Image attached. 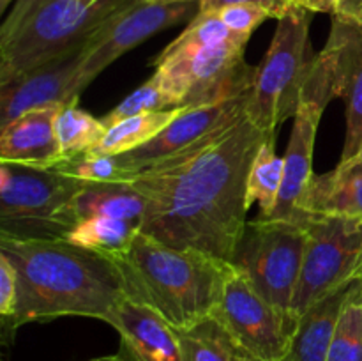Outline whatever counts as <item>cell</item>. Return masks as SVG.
<instances>
[{
    "label": "cell",
    "instance_id": "obj_1",
    "mask_svg": "<svg viewBox=\"0 0 362 361\" xmlns=\"http://www.w3.org/2000/svg\"><path fill=\"white\" fill-rule=\"evenodd\" d=\"M267 137L244 110L138 173L133 184L145 198L141 232L173 248L233 262L247 225V176Z\"/></svg>",
    "mask_w": 362,
    "mask_h": 361
},
{
    "label": "cell",
    "instance_id": "obj_2",
    "mask_svg": "<svg viewBox=\"0 0 362 361\" xmlns=\"http://www.w3.org/2000/svg\"><path fill=\"white\" fill-rule=\"evenodd\" d=\"M0 251L18 275V311L13 329L57 317L110 322L129 296L126 278L112 258L66 239H14L0 236Z\"/></svg>",
    "mask_w": 362,
    "mask_h": 361
},
{
    "label": "cell",
    "instance_id": "obj_3",
    "mask_svg": "<svg viewBox=\"0 0 362 361\" xmlns=\"http://www.w3.org/2000/svg\"><path fill=\"white\" fill-rule=\"evenodd\" d=\"M112 260L122 271L129 296L158 311L177 331L214 315L226 262L191 248H173L145 232Z\"/></svg>",
    "mask_w": 362,
    "mask_h": 361
},
{
    "label": "cell",
    "instance_id": "obj_4",
    "mask_svg": "<svg viewBox=\"0 0 362 361\" xmlns=\"http://www.w3.org/2000/svg\"><path fill=\"white\" fill-rule=\"evenodd\" d=\"M133 0H16L0 27V85L83 48Z\"/></svg>",
    "mask_w": 362,
    "mask_h": 361
},
{
    "label": "cell",
    "instance_id": "obj_5",
    "mask_svg": "<svg viewBox=\"0 0 362 361\" xmlns=\"http://www.w3.org/2000/svg\"><path fill=\"white\" fill-rule=\"evenodd\" d=\"M311 13L292 7L278 20L274 38L255 67L246 113L262 131L274 133L299 110L304 87L315 66L310 39Z\"/></svg>",
    "mask_w": 362,
    "mask_h": 361
},
{
    "label": "cell",
    "instance_id": "obj_6",
    "mask_svg": "<svg viewBox=\"0 0 362 361\" xmlns=\"http://www.w3.org/2000/svg\"><path fill=\"white\" fill-rule=\"evenodd\" d=\"M83 186L53 168L0 163V236L66 239L78 223L74 202Z\"/></svg>",
    "mask_w": 362,
    "mask_h": 361
},
{
    "label": "cell",
    "instance_id": "obj_7",
    "mask_svg": "<svg viewBox=\"0 0 362 361\" xmlns=\"http://www.w3.org/2000/svg\"><path fill=\"white\" fill-rule=\"evenodd\" d=\"M246 39L205 46L170 42L154 60L159 81L172 108L214 105L251 91L255 67L244 59Z\"/></svg>",
    "mask_w": 362,
    "mask_h": 361
},
{
    "label": "cell",
    "instance_id": "obj_8",
    "mask_svg": "<svg viewBox=\"0 0 362 361\" xmlns=\"http://www.w3.org/2000/svg\"><path fill=\"white\" fill-rule=\"evenodd\" d=\"M216 322L235 349L253 361H283L292 347L297 322L269 303L233 262H226Z\"/></svg>",
    "mask_w": 362,
    "mask_h": 361
},
{
    "label": "cell",
    "instance_id": "obj_9",
    "mask_svg": "<svg viewBox=\"0 0 362 361\" xmlns=\"http://www.w3.org/2000/svg\"><path fill=\"white\" fill-rule=\"evenodd\" d=\"M304 219L293 222L258 216L253 222H247L233 258V264L250 278L255 289L286 314L292 308L303 269L306 250Z\"/></svg>",
    "mask_w": 362,
    "mask_h": 361
},
{
    "label": "cell",
    "instance_id": "obj_10",
    "mask_svg": "<svg viewBox=\"0 0 362 361\" xmlns=\"http://www.w3.org/2000/svg\"><path fill=\"white\" fill-rule=\"evenodd\" d=\"M306 250L290 314L299 321L317 301L345 283L362 255V219L349 216L308 214Z\"/></svg>",
    "mask_w": 362,
    "mask_h": 361
},
{
    "label": "cell",
    "instance_id": "obj_11",
    "mask_svg": "<svg viewBox=\"0 0 362 361\" xmlns=\"http://www.w3.org/2000/svg\"><path fill=\"white\" fill-rule=\"evenodd\" d=\"M200 13V0H133L110 18L85 46L81 62V85L87 88L110 64L136 48L158 32L193 20Z\"/></svg>",
    "mask_w": 362,
    "mask_h": 361
},
{
    "label": "cell",
    "instance_id": "obj_12",
    "mask_svg": "<svg viewBox=\"0 0 362 361\" xmlns=\"http://www.w3.org/2000/svg\"><path fill=\"white\" fill-rule=\"evenodd\" d=\"M331 99L334 98H332L327 66L317 53L315 66L304 87L299 110L293 115L292 133H290L286 152L283 156L285 176H283L281 191L269 219H293V222L304 219L300 216V204L310 188L311 179L315 177V140H317L322 115Z\"/></svg>",
    "mask_w": 362,
    "mask_h": 361
},
{
    "label": "cell",
    "instance_id": "obj_13",
    "mask_svg": "<svg viewBox=\"0 0 362 361\" xmlns=\"http://www.w3.org/2000/svg\"><path fill=\"white\" fill-rule=\"evenodd\" d=\"M318 55L327 66L332 98L345 101L346 138L341 159H350L362 149V23L332 14L327 45Z\"/></svg>",
    "mask_w": 362,
    "mask_h": 361
},
{
    "label": "cell",
    "instance_id": "obj_14",
    "mask_svg": "<svg viewBox=\"0 0 362 361\" xmlns=\"http://www.w3.org/2000/svg\"><path fill=\"white\" fill-rule=\"evenodd\" d=\"M85 46L0 85V127L30 110L78 103L85 91L81 85Z\"/></svg>",
    "mask_w": 362,
    "mask_h": 361
},
{
    "label": "cell",
    "instance_id": "obj_15",
    "mask_svg": "<svg viewBox=\"0 0 362 361\" xmlns=\"http://www.w3.org/2000/svg\"><path fill=\"white\" fill-rule=\"evenodd\" d=\"M250 92L251 91H247L237 98L223 103H214V105L184 108L180 115L175 120H172L158 137H154L151 142L134 149V151L119 154L117 159L120 161V165L126 166L136 177L138 173L151 168L156 163L197 144L198 140L205 138L212 131L228 122L230 119L244 112L247 99H250Z\"/></svg>",
    "mask_w": 362,
    "mask_h": 361
},
{
    "label": "cell",
    "instance_id": "obj_16",
    "mask_svg": "<svg viewBox=\"0 0 362 361\" xmlns=\"http://www.w3.org/2000/svg\"><path fill=\"white\" fill-rule=\"evenodd\" d=\"M108 324L120 335L124 361H184L179 331L134 297L119 304Z\"/></svg>",
    "mask_w": 362,
    "mask_h": 361
},
{
    "label": "cell",
    "instance_id": "obj_17",
    "mask_svg": "<svg viewBox=\"0 0 362 361\" xmlns=\"http://www.w3.org/2000/svg\"><path fill=\"white\" fill-rule=\"evenodd\" d=\"M62 106H45L0 127V163L53 168L62 161L55 122Z\"/></svg>",
    "mask_w": 362,
    "mask_h": 361
},
{
    "label": "cell",
    "instance_id": "obj_18",
    "mask_svg": "<svg viewBox=\"0 0 362 361\" xmlns=\"http://www.w3.org/2000/svg\"><path fill=\"white\" fill-rule=\"evenodd\" d=\"M327 214L362 219V154L341 159L331 172L311 179L300 216Z\"/></svg>",
    "mask_w": 362,
    "mask_h": 361
},
{
    "label": "cell",
    "instance_id": "obj_19",
    "mask_svg": "<svg viewBox=\"0 0 362 361\" xmlns=\"http://www.w3.org/2000/svg\"><path fill=\"white\" fill-rule=\"evenodd\" d=\"M354 282L317 301L297 322L292 347L283 361H327L332 336Z\"/></svg>",
    "mask_w": 362,
    "mask_h": 361
},
{
    "label": "cell",
    "instance_id": "obj_20",
    "mask_svg": "<svg viewBox=\"0 0 362 361\" xmlns=\"http://www.w3.org/2000/svg\"><path fill=\"white\" fill-rule=\"evenodd\" d=\"M78 222L88 218H115L141 223L145 198L133 183H85L74 202Z\"/></svg>",
    "mask_w": 362,
    "mask_h": 361
},
{
    "label": "cell",
    "instance_id": "obj_21",
    "mask_svg": "<svg viewBox=\"0 0 362 361\" xmlns=\"http://www.w3.org/2000/svg\"><path fill=\"white\" fill-rule=\"evenodd\" d=\"M184 108H168L159 112L140 113L108 127L105 138L87 154L90 156H119L141 147L158 137L172 120L180 115Z\"/></svg>",
    "mask_w": 362,
    "mask_h": 361
},
{
    "label": "cell",
    "instance_id": "obj_22",
    "mask_svg": "<svg viewBox=\"0 0 362 361\" xmlns=\"http://www.w3.org/2000/svg\"><path fill=\"white\" fill-rule=\"evenodd\" d=\"M141 232V223L115 218H88L76 223L66 241L108 258L120 257Z\"/></svg>",
    "mask_w": 362,
    "mask_h": 361
},
{
    "label": "cell",
    "instance_id": "obj_23",
    "mask_svg": "<svg viewBox=\"0 0 362 361\" xmlns=\"http://www.w3.org/2000/svg\"><path fill=\"white\" fill-rule=\"evenodd\" d=\"M283 176H285V166H283V158H279L276 152L274 131V133H269L251 163L246 190L247 209L253 204H258L260 218H269L278 202Z\"/></svg>",
    "mask_w": 362,
    "mask_h": 361
},
{
    "label": "cell",
    "instance_id": "obj_24",
    "mask_svg": "<svg viewBox=\"0 0 362 361\" xmlns=\"http://www.w3.org/2000/svg\"><path fill=\"white\" fill-rule=\"evenodd\" d=\"M55 130L64 161L90 152L105 138L108 127L101 119L81 110L78 103H71L59 112Z\"/></svg>",
    "mask_w": 362,
    "mask_h": 361
},
{
    "label": "cell",
    "instance_id": "obj_25",
    "mask_svg": "<svg viewBox=\"0 0 362 361\" xmlns=\"http://www.w3.org/2000/svg\"><path fill=\"white\" fill-rule=\"evenodd\" d=\"M327 361H362V278L350 287Z\"/></svg>",
    "mask_w": 362,
    "mask_h": 361
},
{
    "label": "cell",
    "instance_id": "obj_26",
    "mask_svg": "<svg viewBox=\"0 0 362 361\" xmlns=\"http://www.w3.org/2000/svg\"><path fill=\"white\" fill-rule=\"evenodd\" d=\"M184 361H235V349L225 329L207 319L194 328L179 331Z\"/></svg>",
    "mask_w": 362,
    "mask_h": 361
},
{
    "label": "cell",
    "instance_id": "obj_27",
    "mask_svg": "<svg viewBox=\"0 0 362 361\" xmlns=\"http://www.w3.org/2000/svg\"><path fill=\"white\" fill-rule=\"evenodd\" d=\"M53 170L85 183H133L134 176L120 165L117 156H90L64 159Z\"/></svg>",
    "mask_w": 362,
    "mask_h": 361
},
{
    "label": "cell",
    "instance_id": "obj_28",
    "mask_svg": "<svg viewBox=\"0 0 362 361\" xmlns=\"http://www.w3.org/2000/svg\"><path fill=\"white\" fill-rule=\"evenodd\" d=\"M172 108L168 98L163 92L161 85L156 80L154 76L148 78L141 87H138L136 91L131 92L126 99L119 103L113 110H110L105 117H101L103 124L106 127H112L113 124L120 122L124 119H129V117L140 115V113H148V112H159V110H168Z\"/></svg>",
    "mask_w": 362,
    "mask_h": 361
},
{
    "label": "cell",
    "instance_id": "obj_29",
    "mask_svg": "<svg viewBox=\"0 0 362 361\" xmlns=\"http://www.w3.org/2000/svg\"><path fill=\"white\" fill-rule=\"evenodd\" d=\"M20 290H18V275L7 255L0 251V315H2V338L4 342L14 336L13 322L18 311Z\"/></svg>",
    "mask_w": 362,
    "mask_h": 361
},
{
    "label": "cell",
    "instance_id": "obj_30",
    "mask_svg": "<svg viewBox=\"0 0 362 361\" xmlns=\"http://www.w3.org/2000/svg\"><path fill=\"white\" fill-rule=\"evenodd\" d=\"M219 20L240 38L250 39L255 28L264 23L267 18H272L269 11L264 7L251 6V4H235V6H226L223 9L216 11Z\"/></svg>",
    "mask_w": 362,
    "mask_h": 361
},
{
    "label": "cell",
    "instance_id": "obj_31",
    "mask_svg": "<svg viewBox=\"0 0 362 361\" xmlns=\"http://www.w3.org/2000/svg\"><path fill=\"white\" fill-rule=\"evenodd\" d=\"M235 4H251V6L264 7L276 20L285 16L293 7L290 0H200V13H216L223 7L235 6Z\"/></svg>",
    "mask_w": 362,
    "mask_h": 361
},
{
    "label": "cell",
    "instance_id": "obj_32",
    "mask_svg": "<svg viewBox=\"0 0 362 361\" xmlns=\"http://www.w3.org/2000/svg\"><path fill=\"white\" fill-rule=\"evenodd\" d=\"M290 4L293 7L310 11V13H327L332 16L338 9L339 0H290Z\"/></svg>",
    "mask_w": 362,
    "mask_h": 361
},
{
    "label": "cell",
    "instance_id": "obj_33",
    "mask_svg": "<svg viewBox=\"0 0 362 361\" xmlns=\"http://www.w3.org/2000/svg\"><path fill=\"white\" fill-rule=\"evenodd\" d=\"M334 14L362 23V0H339Z\"/></svg>",
    "mask_w": 362,
    "mask_h": 361
},
{
    "label": "cell",
    "instance_id": "obj_34",
    "mask_svg": "<svg viewBox=\"0 0 362 361\" xmlns=\"http://www.w3.org/2000/svg\"><path fill=\"white\" fill-rule=\"evenodd\" d=\"M92 361H124V357L120 356L119 353L115 356H105V357H98V360H92Z\"/></svg>",
    "mask_w": 362,
    "mask_h": 361
},
{
    "label": "cell",
    "instance_id": "obj_35",
    "mask_svg": "<svg viewBox=\"0 0 362 361\" xmlns=\"http://www.w3.org/2000/svg\"><path fill=\"white\" fill-rule=\"evenodd\" d=\"M361 278H362V255H361L359 264H357L356 268V273H354V280H361Z\"/></svg>",
    "mask_w": 362,
    "mask_h": 361
},
{
    "label": "cell",
    "instance_id": "obj_36",
    "mask_svg": "<svg viewBox=\"0 0 362 361\" xmlns=\"http://www.w3.org/2000/svg\"><path fill=\"white\" fill-rule=\"evenodd\" d=\"M11 2H13V0H0V9H2V11H6V7L9 6Z\"/></svg>",
    "mask_w": 362,
    "mask_h": 361
},
{
    "label": "cell",
    "instance_id": "obj_37",
    "mask_svg": "<svg viewBox=\"0 0 362 361\" xmlns=\"http://www.w3.org/2000/svg\"><path fill=\"white\" fill-rule=\"evenodd\" d=\"M235 361H253V360H247V357H244L243 354H237V356H235Z\"/></svg>",
    "mask_w": 362,
    "mask_h": 361
},
{
    "label": "cell",
    "instance_id": "obj_38",
    "mask_svg": "<svg viewBox=\"0 0 362 361\" xmlns=\"http://www.w3.org/2000/svg\"><path fill=\"white\" fill-rule=\"evenodd\" d=\"M140 2H163V0H140Z\"/></svg>",
    "mask_w": 362,
    "mask_h": 361
},
{
    "label": "cell",
    "instance_id": "obj_39",
    "mask_svg": "<svg viewBox=\"0 0 362 361\" xmlns=\"http://www.w3.org/2000/svg\"><path fill=\"white\" fill-rule=\"evenodd\" d=\"M85 2H88V4H95V2H98V0H85Z\"/></svg>",
    "mask_w": 362,
    "mask_h": 361
},
{
    "label": "cell",
    "instance_id": "obj_40",
    "mask_svg": "<svg viewBox=\"0 0 362 361\" xmlns=\"http://www.w3.org/2000/svg\"><path fill=\"white\" fill-rule=\"evenodd\" d=\"M361 154H362V149H361Z\"/></svg>",
    "mask_w": 362,
    "mask_h": 361
}]
</instances>
